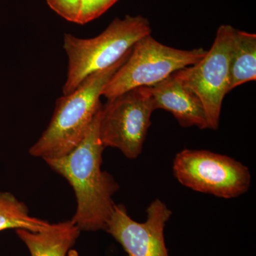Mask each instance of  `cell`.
Instances as JSON below:
<instances>
[{
	"label": "cell",
	"instance_id": "12",
	"mask_svg": "<svg viewBox=\"0 0 256 256\" xmlns=\"http://www.w3.org/2000/svg\"><path fill=\"white\" fill-rule=\"evenodd\" d=\"M50 223L32 216L28 206L9 192H0V232L8 229H26L40 232Z\"/></svg>",
	"mask_w": 256,
	"mask_h": 256
},
{
	"label": "cell",
	"instance_id": "2",
	"mask_svg": "<svg viewBox=\"0 0 256 256\" xmlns=\"http://www.w3.org/2000/svg\"><path fill=\"white\" fill-rule=\"evenodd\" d=\"M131 50L112 66L90 74L73 92L57 99L48 128L30 149L31 156L44 160L56 159L80 144L102 106V90Z\"/></svg>",
	"mask_w": 256,
	"mask_h": 256
},
{
	"label": "cell",
	"instance_id": "7",
	"mask_svg": "<svg viewBox=\"0 0 256 256\" xmlns=\"http://www.w3.org/2000/svg\"><path fill=\"white\" fill-rule=\"evenodd\" d=\"M234 28H218L213 44L194 65L178 70L182 78L198 96L206 114L208 129H218L224 97L229 92V60Z\"/></svg>",
	"mask_w": 256,
	"mask_h": 256
},
{
	"label": "cell",
	"instance_id": "11",
	"mask_svg": "<svg viewBox=\"0 0 256 256\" xmlns=\"http://www.w3.org/2000/svg\"><path fill=\"white\" fill-rule=\"evenodd\" d=\"M229 92L256 79V35L234 28L229 60Z\"/></svg>",
	"mask_w": 256,
	"mask_h": 256
},
{
	"label": "cell",
	"instance_id": "8",
	"mask_svg": "<svg viewBox=\"0 0 256 256\" xmlns=\"http://www.w3.org/2000/svg\"><path fill=\"white\" fill-rule=\"evenodd\" d=\"M172 214L160 200L146 208V220L138 223L128 215L124 205H116L105 230L122 246L128 256H170L164 230Z\"/></svg>",
	"mask_w": 256,
	"mask_h": 256
},
{
	"label": "cell",
	"instance_id": "13",
	"mask_svg": "<svg viewBox=\"0 0 256 256\" xmlns=\"http://www.w3.org/2000/svg\"><path fill=\"white\" fill-rule=\"evenodd\" d=\"M118 0H46L50 9L72 22L84 24L99 18Z\"/></svg>",
	"mask_w": 256,
	"mask_h": 256
},
{
	"label": "cell",
	"instance_id": "5",
	"mask_svg": "<svg viewBox=\"0 0 256 256\" xmlns=\"http://www.w3.org/2000/svg\"><path fill=\"white\" fill-rule=\"evenodd\" d=\"M156 110L148 87L132 89L102 106L99 136L104 148H116L134 160L142 153L151 116Z\"/></svg>",
	"mask_w": 256,
	"mask_h": 256
},
{
	"label": "cell",
	"instance_id": "3",
	"mask_svg": "<svg viewBox=\"0 0 256 256\" xmlns=\"http://www.w3.org/2000/svg\"><path fill=\"white\" fill-rule=\"evenodd\" d=\"M152 28L144 16L127 15L116 18L98 36L79 38L64 34V48L68 58L64 95L70 94L90 74L117 63L140 40L150 35Z\"/></svg>",
	"mask_w": 256,
	"mask_h": 256
},
{
	"label": "cell",
	"instance_id": "6",
	"mask_svg": "<svg viewBox=\"0 0 256 256\" xmlns=\"http://www.w3.org/2000/svg\"><path fill=\"white\" fill-rule=\"evenodd\" d=\"M178 182L194 191L223 198H236L248 191V168L230 156L206 150L185 149L173 162Z\"/></svg>",
	"mask_w": 256,
	"mask_h": 256
},
{
	"label": "cell",
	"instance_id": "4",
	"mask_svg": "<svg viewBox=\"0 0 256 256\" xmlns=\"http://www.w3.org/2000/svg\"><path fill=\"white\" fill-rule=\"evenodd\" d=\"M206 52L202 48L178 50L160 43L151 34L143 37L106 84L102 96L108 100L132 89L156 85L178 70L194 65Z\"/></svg>",
	"mask_w": 256,
	"mask_h": 256
},
{
	"label": "cell",
	"instance_id": "14",
	"mask_svg": "<svg viewBox=\"0 0 256 256\" xmlns=\"http://www.w3.org/2000/svg\"><path fill=\"white\" fill-rule=\"evenodd\" d=\"M68 256H78V252L75 250H72L70 249L68 252Z\"/></svg>",
	"mask_w": 256,
	"mask_h": 256
},
{
	"label": "cell",
	"instance_id": "10",
	"mask_svg": "<svg viewBox=\"0 0 256 256\" xmlns=\"http://www.w3.org/2000/svg\"><path fill=\"white\" fill-rule=\"evenodd\" d=\"M80 232L72 220L50 224L40 232L16 230L18 238L26 244L32 256H66Z\"/></svg>",
	"mask_w": 256,
	"mask_h": 256
},
{
	"label": "cell",
	"instance_id": "9",
	"mask_svg": "<svg viewBox=\"0 0 256 256\" xmlns=\"http://www.w3.org/2000/svg\"><path fill=\"white\" fill-rule=\"evenodd\" d=\"M178 70L149 88L156 110L171 112L182 127L208 129L203 105L194 92L186 85Z\"/></svg>",
	"mask_w": 256,
	"mask_h": 256
},
{
	"label": "cell",
	"instance_id": "1",
	"mask_svg": "<svg viewBox=\"0 0 256 256\" xmlns=\"http://www.w3.org/2000/svg\"><path fill=\"white\" fill-rule=\"evenodd\" d=\"M101 108L76 148L62 158L45 160L73 188L77 208L72 220L84 232L105 230L116 206L112 196L119 190L114 178L101 170L105 149L99 136Z\"/></svg>",
	"mask_w": 256,
	"mask_h": 256
}]
</instances>
